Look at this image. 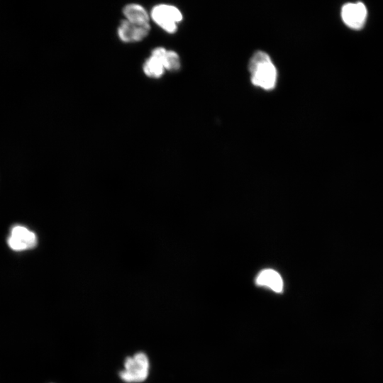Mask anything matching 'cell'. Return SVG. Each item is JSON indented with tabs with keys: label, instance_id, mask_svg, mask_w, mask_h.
Here are the masks:
<instances>
[{
	"label": "cell",
	"instance_id": "cell-1",
	"mask_svg": "<svg viewBox=\"0 0 383 383\" xmlns=\"http://www.w3.org/2000/svg\"><path fill=\"white\" fill-rule=\"evenodd\" d=\"M249 71L254 85L266 90L272 89L275 87L277 70L267 53L256 52L250 59Z\"/></svg>",
	"mask_w": 383,
	"mask_h": 383
},
{
	"label": "cell",
	"instance_id": "cell-2",
	"mask_svg": "<svg viewBox=\"0 0 383 383\" xmlns=\"http://www.w3.org/2000/svg\"><path fill=\"white\" fill-rule=\"evenodd\" d=\"M149 372L150 360L148 355L143 352H138L126 358L119 377L126 383H140L147 379Z\"/></svg>",
	"mask_w": 383,
	"mask_h": 383
},
{
	"label": "cell",
	"instance_id": "cell-3",
	"mask_svg": "<svg viewBox=\"0 0 383 383\" xmlns=\"http://www.w3.org/2000/svg\"><path fill=\"white\" fill-rule=\"evenodd\" d=\"M152 20L166 32L173 33L177 30V23L182 19L179 10L171 5L160 4L151 11Z\"/></svg>",
	"mask_w": 383,
	"mask_h": 383
},
{
	"label": "cell",
	"instance_id": "cell-4",
	"mask_svg": "<svg viewBox=\"0 0 383 383\" xmlns=\"http://www.w3.org/2000/svg\"><path fill=\"white\" fill-rule=\"evenodd\" d=\"M7 243L11 249L23 251L32 249L37 245V236L30 230L21 225L13 226L8 237Z\"/></svg>",
	"mask_w": 383,
	"mask_h": 383
},
{
	"label": "cell",
	"instance_id": "cell-5",
	"mask_svg": "<svg viewBox=\"0 0 383 383\" xmlns=\"http://www.w3.org/2000/svg\"><path fill=\"white\" fill-rule=\"evenodd\" d=\"M341 17L348 26L353 29H359L365 24L367 9L362 2L348 3L342 8Z\"/></svg>",
	"mask_w": 383,
	"mask_h": 383
},
{
	"label": "cell",
	"instance_id": "cell-6",
	"mask_svg": "<svg viewBox=\"0 0 383 383\" xmlns=\"http://www.w3.org/2000/svg\"><path fill=\"white\" fill-rule=\"evenodd\" d=\"M149 23H135L127 20L122 21L118 28L120 39L126 43H134L142 40L149 33Z\"/></svg>",
	"mask_w": 383,
	"mask_h": 383
},
{
	"label": "cell",
	"instance_id": "cell-7",
	"mask_svg": "<svg viewBox=\"0 0 383 383\" xmlns=\"http://www.w3.org/2000/svg\"><path fill=\"white\" fill-rule=\"evenodd\" d=\"M257 285L269 287L275 292L280 293L283 289V280L281 275L272 269L262 270L255 279Z\"/></svg>",
	"mask_w": 383,
	"mask_h": 383
},
{
	"label": "cell",
	"instance_id": "cell-8",
	"mask_svg": "<svg viewBox=\"0 0 383 383\" xmlns=\"http://www.w3.org/2000/svg\"><path fill=\"white\" fill-rule=\"evenodd\" d=\"M151 55L159 59L165 70L175 71L180 67L179 55L174 51L167 50L159 47L152 50Z\"/></svg>",
	"mask_w": 383,
	"mask_h": 383
},
{
	"label": "cell",
	"instance_id": "cell-9",
	"mask_svg": "<svg viewBox=\"0 0 383 383\" xmlns=\"http://www.w3.org/2000/svg\"><path fill=\"white\" fill-rule=\"evenodd\" d=\"M126 20L135 23H149V16L145 9L139 4L126 5L123 10Z\"/></svg>",
	"mask_w": 383,
	"mask_h": 383
},
{
	"label": "cell",
	"instance_id": "cell-10",
	"mask_svg": "<svg viewBox=\"0 0 383 383\" xmlns=\"http://www.w3.org/2000/svg\"><path fill=\"white\" fill-rule=\"evenodd\" d=\"M165 67L159 59L151 55L143 66L144 73L149 77L159 78L165 71Z\"/></svg>",
	"mask_w": 383,
	"mask_h": 383
}]
</instances>
